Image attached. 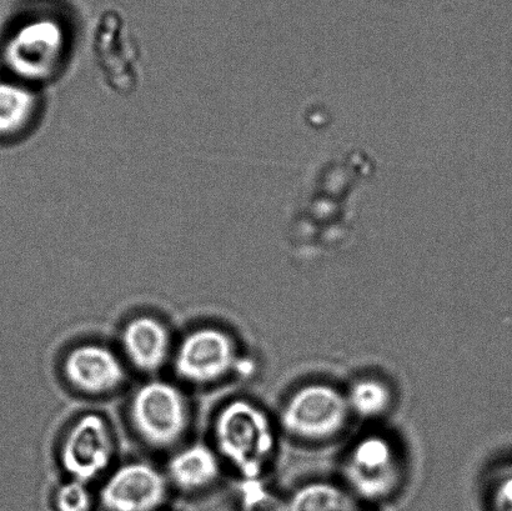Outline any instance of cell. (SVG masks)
Instances as JSON below:
<instances>
[{"label":"cell","instance_id":"cell-14","mask_svg":"<svg viewBox=\"0 0 512 511\" xmlns=\"http://www.w3.org/2000/svg\"><path fill=\"white\" fill-rule=\"evenodd\" d=\"M87 483L69 479L55 493L54 503L58 511H90L93 507L92 493Z\"/></svg>","mask_w":512,"mask_h":511},{"label":"cell","instance_id":"cell-7","mask_svg":"<svg viewBox=\"0 0 512 511\" xmlns=\"http://www.w3.org/2000/svg\"><path fill=\"white\" fill-rule=\"evenodd\" d=\"M63 375L70 387L89 397H103L122 387L125 369L112 349L82 344L65 355Z\"/></svg>","mask_w":512,"mask_h":511},{"label":"cell","instance_id":"cell-10","mask_svg":"<svg viewBox=\"0 0 512 511\" xmlns=\"http://www.w3.org/2000/svg\"><path fill=\"white\" fill-rule=\"evenodd\" d=\"M170 482L184 492H200L218 482L222 467L217 452L204 444L179 450L168 467Z\"/></svg>","mask_w":512,"mask_h":511},{"label":"cell","instance_id":"cell-8","mask_svg":"<svg viewBox=\"0 0 512 511\" xmlns=\"http://www.w3.org/2000/svg\"><path fill=\"white\" fill-rule=\"evenodd\" d=\"M348 405L333 389L309 387L291 399L285 409L286 428L299 437H330L343 427Z\"/></svg>","mask_w":512,"mask_h":511},{"label":"cell","instance_id":"cell-4","mask_svg":"<svg viewBox=\"0 0 512 511\" xmlns=\"http://www.w3.org/2000/svg\"><path fill=\"white\" fill-rule=\"evenodd\" d=\"M239 359L232 337L223 329L203 327L188 333L174 353V369L193 385L222 382L237 368Z\"/></svg>","mask_w":512,"mask_h":511},{"label":"cell","instance_id":"cell-6","mask_svg":"<svg viewBox=\"0 0 512 511\" xmlns=\"http://www.w3.org/2000/svg\"><path fill=\"white\" fill-rule=\"evenodd\" d=\"M168 494L164 474L144 462H132L115 469L103 484L100 499L108 511H155Z\"/></svg>","mask_w":512,"mask_h":511},{"label":"cell","instance_id":"cell-2","mask_svg":"<svg viewBox=\"0 0 512 511\" xmlns=\"http://www.w3.org/2000/svg\"><path fill=\"white\" fill-rule=\"evenodd\" d=\"M214 440L219 457L245 480L258 477L273 449L268 419L245 400H234L220 409L214 422Z\"/></svg>","mask_w":512,"mask_h":511},{"label":"cell","instance_id":"cell-15","mask_svg":"<svg viewBox=\"0 0 512 511\" xmlns=\"http://www.w3.org/2000/svg\"><path fill=\"white\" fill-rule=\"evenodd\" d=\"M389 403V394L383 385L364 382L356 385L351 394V404L359 413L373 415L383 412Z\"/></svg>","mask_w":512,"mask_h":511},{"label":"cell","instance_id":"cell-3","mask_svg":"<svg viewBox=\"0 0 512 511\" xmlns=\"http://www.w3.org/2000/svg\"><path fill=\"white\" fill-rule=\"evenodd\" d=\"M129 415L138 437L155 449L177 445L190 422L184 394L162 380H152L138 388L130 402Z\"/></svg>","mask_w":512,"mask_h":511},{"label":"cell","instance_id":"cell-12","mask_svg":"<svg viewBox=\"0 0 512 511\" xmlns=\"http://www.w3.org/2000/svg\"><path fill=\"white\" fill-rule=\"evenodd\" d=\"M348 499L329 487H310L296 495L290 511H350Z\"/></svg>","mask_w":512,"mask_h":511},{"label":"cell","instance_id":"cell-1","mask_svg":"<svg viewBox=\"0 0 512 511\" xmlns=\"http://www.w3.org/2000/svg\"><path fill=\"white\" fill-rule=\"evenodd\" d=\"M92 57L100 83L120 98L133 97L144 82V50L117 9L99 15L92 39Z\"/></svg>","mask_w":512,"mask_h":511},{"label":"cell","instance_id":"cell-13","mask_svg":"<svg viewBox=\"0 0 512 511\" xmlns=\"http://www.w3.org/2000/svg\"><path fill=\"white\" fill-rule=\"evenodd\" d=\"M391 460V453L388 445L379 439L368 440L356 449L354 462L356 473H358V482L364 478H370L371 475H379L380 470L388 467Z\"/></svg>","mask_w":512,"mask_h":511},{"label":"cell","instance_id":"cell-5","mask_svg":"<svg viewBox=\"0 0 512 511\" xmlns=\"http://www.w3.org/2000/svg\"><path fill=\"white\" fill-rule=\"evenodd\" d=\"M114 452L113 433L107 420L99 414H85L64 435L60 465L69 479L89 484L107 473Z\"/></svg>","mask_w":512,"mask_h":511},{"label":"cell","instance_id":"cell-16","mask_svg":"<svg viewBox=\"0 0 512 511\" xmlns=\"http://www.w3.org/2000/svg\"><path fill=\"white\" fill-rule=\"evenodd\" d=\"M242 504L244 511H283L278 500L261 489L253 480H245L242 488Z\"/></svg>","mask_w":512,"mask_h":511},{"label":"cell","instance_id":"cell-17","mask_svg":"<svg viewBox=\"0 0 512 511\" xmlns=\"http://www.w3.org/2000/svg\"><path fill=\"white\" fill-rule=\"evenodd\" d=\"M498 504L503 511H512V477L500 485Z\"/></svg>","mask_w":512,"mask_h":511},{"label":"cell","instance_id":"cell-9","mask_svg":"<svg viewBox=\"0 0 512 511\" xmlns=\"http://www.w3.org/2000/svg\"><path fill=\"white\" fill-rule=\"evenodd\" d=\"M123 353L139 372L154 374L167 364L172 353L169 330L157 318L139 315L129 320L122 330Z\"/></svg>","mask_w":512,"mask_h":511},{"label":"cell","instance_id":"cell-11","mask_svg":"<svg viewBox=\"0 0 512 511\" xmlns=\"http://www.w3.org/2000/svg\"><path fill=\"white\" fill-rule=\"evenodd\" d=\"M32 107L27 85L0 72V148L19 142L27 132Z\"/></svg>","mask_w":512,"mask_h":511}]
</instances>
